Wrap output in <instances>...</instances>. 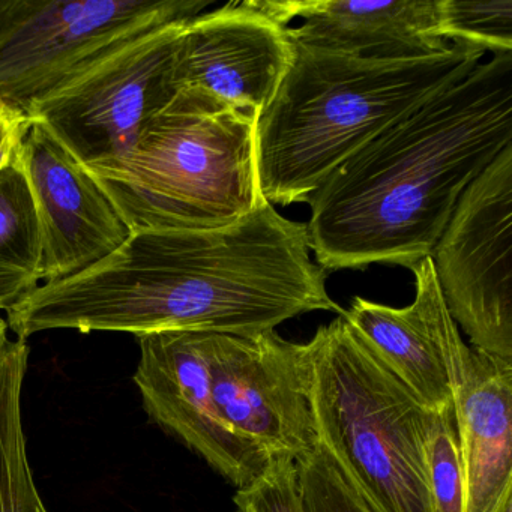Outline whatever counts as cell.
Masks as SVG:
<instances>
[{
  "label": "cell",
  "instance_id": "1",
  "mask_svg": "<svg viewBox=\"0 0 512 512\" xmlns=\"http://www.w3.org/2000/svg\"><path fill=\"white\" fill-rule=\"evenodd\" d=\"M307 224L265 199L211 230H148L92 268L38 286L7 311L19 340L50 329L256 335L311 311L343 310L310 256Z\"/></svg>",
  "mask_w": 512,
  "mask_h": 512
},
{
  "label": "cell",
  "instance_id": "2",
  "mask_svg": "<svg viewBox=\"0 0 512 512\" xmlns=\"http://www.w3.org/2000/svg\"><path fill=\"white\" fill-rule=\"evenodd\" d=\"M512 145V53L493 56L374 137L308 197L325 271L431 257L470 184Z\"/></svg>",
  "mask_w": 512,
  "mask_h": 512
},
{
  "label": "cell",
  "instance_id": "3",
  "mask_svg": "<svg viewBox=\"0 0 512 512\" xmlns=\"http://www.w3.org/2000/svg\"><path fill=\"white\" fill-rule=\"evenodd\" d=\"M292 44L289 70L256 122L257 178L271 205L307 202L344 161L485 55L451 44L425 58L373 59Z\"/></svg>",
  "mask_w": 512,
  "mask_h": 512
},
{
  "label": "cell",
  "instance_id": "4",
  "mask_svg": "<svg viewBox=\"0 0 512 512\" xmlns=\"http://www.w3.org/2000/svg\"><path fill=\"white\" fill-rule=\"evenodd\" d=\"M256 122L205 92L179 89L127 154L86 169L131 233L221 229L265 199Z\"/></svg>",
  "mask_w": 512,
  "mask_h": 512
},
{
  "label": "cell",
  "instance_id": "5",
  "mask_svg": "<svg viewBox=\"0 0 512 512\" xmlns=\"http://www.w3.org/2000/svg\"><path fill=\"white\" fill-rule=\"evenodd\" d=\"M319 442L374 512H433L431 412L383 364L343 313L308 341Z\"/></svg>",
  "mask_w": 512,
  "mask_h": 512
},
{
  "label": "cell",
  "instance_id": "6",
  "mask_svg": "<svg viewBox=\"0 0 512 512\" xmlns=\"http://www.w3.org/2000/svg\"><path fill=\"white\" fill-rule=\"evenodd\" d=\"M214 0H0V98L23 115L128 44Z\"/></svg>",
  "mask_w": 512,
  "mask_h": 512
},
{
  "label": "cell",
  "instance_id": "7",
  "mask_svg": "<svg viewBox=\"0 0 512 512\" xmlns=\"http://www.w3.org/2000/svg\"><path fill=\"white\" fill-rule=\"evenodd\" d=\"M512 145L458 200L433 254L446 307L475 349L512 361Z\"/></svg>",
  "mask_w": 512,
  "mask_h": 512
},
{
  "label": "cell",
  "instance_id": "8",
  "mask_svg": "<svg viewBox=\"0 0 512 512\" xmlns=\"http://www.w3.org/2000/svg\"><path fill=\"white\" fill-rule=\"evenodd\" d=\"M185 22L158 29L104 59L26 113L80 163L127 154L175 97V53Z\"/></svg>",
  "mask_w": 512,
  "mask_h": 512
},
{
  "label": "cell",
  "instance_id": "9",
  "mask_svg": "<svg viewBox=\"0 0 512 512\" xmlns=\"http://www.w3.org/2000/svg\"><path fill=\"white\" fill-rule=\"evenodd\" d=\"M205 341L212 397L239 436L271 461H296L319 445L310 344L275 331L206 332Z\"/></svg>",
  "mask_w": 512,
  "mask_h": 512
},
{
  "label": "cell",
  "instance_id": "10",
  "mask_svg": "<svg viewBox=\"0 0 512 512\" xmlns=\"http://www.w3.org/2000/svg\"><path fill=\"white\" fill-rule=\"evenodd\" d=\"M134 383L149 418L181 440L238 490L272 461L221 416L209 379L206 332L169 331L137 337Z\"/></svg>",
  "mask_w": 512,
  "mask_h": 512
},
{
  "label": "cell",
  "instance_id": "11",
  "mask_svg": "<svg viewBox=\"0 0 512 512\" xmlns=\"http://www.w3.org/2000/svg\"><path fill=\"white\" fill-rule=\"evenodd\" d=\"M269 0L230 2L185 22L175 83L259 118L289 70L293 44Z\"/></svg>",
  "mask_w": 512,
  "mask_h": 512
},
{
  "label": "cell",
  "instance_id": "12",
  "mask_svg": "<svg viewBox=\"0 0 512 512\" xmlns=\"http://www.w3.org/2000/svg\"><path fill=\"white\" fill-rule=\"evenodd\" d=\"M29 119L17 160L40 218V278L49 284L97 265L130 238L131 230L85 164L41 122Z\"/></svg>",
  "mask_w": 512,
  "mask_h": 512
},
{
  "label": "cell",
  "instance_id": "13",
  "mask_svg": "<svg viewBox=\"0 0 512 512\" xmlns=\"http://www.w3.org/2000/svg\"><path fill=\"white\" fill-rule=\"evenodd\" d=\"M415 301L388 307L356 296L347 322L430 412L454 403L469 346L449 314L430 257L416 263Z\"/></svg>",
  "mask_w": 512,
  "mask_h": 512
},
{
  "label": "cell",
  "instance_id": "14",
  "mask_svg": "<svg viewBox=\"0 0 512 512\" xmlns=\"http://www.w3.org/2000/svg\"><path fill=\"white\" fill-rule=\"evenodd\" d=\"M272 13L302 46L373 59H416L446 52L437 29V0H269Z\"/></svg>",
  "mask_w": 512,
  "mask_h": 512
},
{
  "label": "cell",
  "instance_id": "15",
  "mask_svg": "<svg viewBox=\"0 0 512 512\" xmlns=\"http://www.w3.org/2000/svg\"><path fill=\"white\" fill-rule=\"evenodd\" d=\"M454 407L466 512H493L512 490V361L470 346Z\"/></svg>",
  "mask_w": 512,
  "mask_h": 512
},
{
  "label": "cell",
  "instance_id": "16",
  "mask_svg": "<svg viewBox=\"0 0 512 512\" xmlns=\"http://www.w3.org/2000/svg\"><path fill=\"white\" fill-rule=\"evenodd\" d=\"M43 259L40 218L16 157L0 169V310L38 289Z\"/></svg>",
  "mask_w": 512,
  "mask_h": 512
},
{
  "label": "cell",
  "instance_id": "17",
  "mask_svg": "<svg viewBox=\"0 0 512 512\" xmlns=\"http://www.w3.org/2000/svg\"><path fill=\"white\" fill-rule=\"evenodd\" d=\"M443 40L482 53H512V0H437Z\"/></svg>",
  "mask_w": 512,
  "mask_h": 512
},
{
  "label": "cell",
  "instance_id": "18",
  "mask_svg": "<svg viewBox=\"0 0 512 512\" xmlns=\"http://www.w3.org/2000/svg\"><path fill=\"white\" fill-rule=\"evenodd\" d=\"M427 470L433 512H466V481L454 403L431 412Z\"/></svg>",
  "mask_w": 512,
  "mask_h": 512
},
{
  "label": "cell",
  "instance_id": "19",
  "mask_svg": "<svg viewBox=\"0 0 512 512\" xmlns=\"http://www.w3.org/2000/svg\"><path fill=\"white\" fill-rule=\"evenodd\" d=\"M295 463L304 512H374L322 443Z\"/></svg>",
  "mask_w": 512,
  "mask_h": 512
},
{
  "label": "cell",
  "instance_id": "20",
  "mask_svg": "<svg viewBox=\"0 0 512 512\" xmlns=\"http://www.w3.org/2000/svg\"><path fill=\"white\" fill-rule=\"evenodd\" d=\"M31 119L0 98V169L16 157Z\"/></svg>",
  "mask_w": 512,
  "mask_h": 512
},
{
  "label": "cell",
  "instance_id": "21",
  "mask_svg": "<svg viewBox=\"0 0 512 512\" xmlns=\"http://www.w3.org/2000/svg\"><path fill=\"white\" fill-rule=\"evenodd\" d=\"M493 512H512V490H508L503 494L502 499L497 503Z\"/></svg>",
  "mask_w": 512,
  "mask_h": 512
},
{
  "label": "cell",
  "instance_id": "22",
  "mask_svg": "<svg viewBox=\"0 0 512 512\" xmlns=\"http://www.w3.org/2000/svg\"><path fill=\"white\" fill-rule=\"evenodd\" d=\"M8 323L7 320L2 319V316H0V347H2V344L5 343V340H7L8 335Z\"/></svg>",
  "mask_w": 512,
  "mask_h": 512
}]
</instances>
